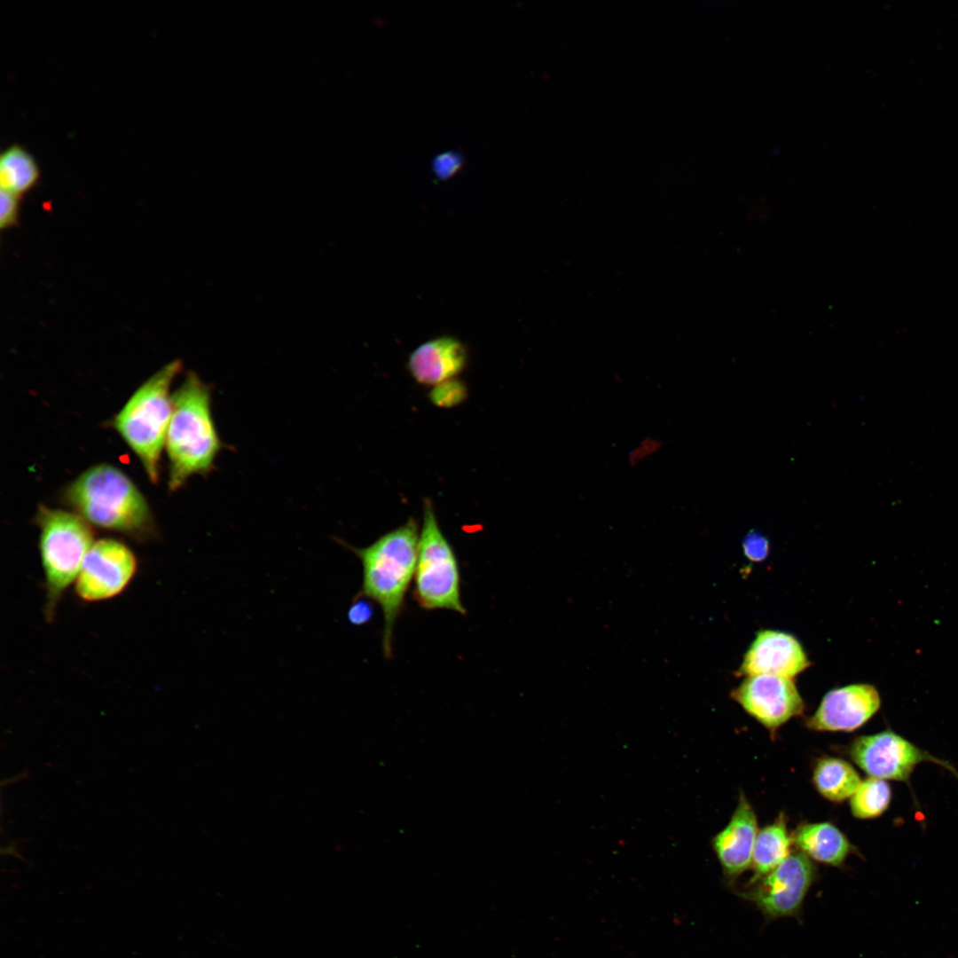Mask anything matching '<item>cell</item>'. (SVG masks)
I'll return each instance as SVG.
<instances>
[{"instance_id": "1", "label": "cell", "mask_w": 958, "mask_h": 958, "mask_svg": "<svg viewBox=\"0 0 958 958\" xmlns=\"http://www.w3.org/2000/svg\"><path fill=\"white\" fill-rule=\"evenodd\" d=\"M420 530L413 518L381 535L365 547L347 544L362 565V586L356 597L375 601L383 615L382 649L392 656L393 631L414 577Z\"/></svg>"}, {"instance_id": "2", "label": "cell", "mask_w": 958, "mask_h": 958, "mask_svg": "<svg viewBox=\"0 0 958 958\" xmlns=\"http://www.w3.org/2000/svg\"><path fill=\"white\" fill-rule=\"evenodd\" d=\"M65 498L90 525L137 542L157 537L145 498L122 471L111 465L100 464L84 471L67 486Z\"/></svg>"}, {"instance_id": "3", "label": "cell", "mask_w": 958, "mask_h": 958, "mask_svg": "<svg viewBox=\"0 0 958 958\" xmlns=\"http://www.w3.org/2000/svg\"><path fill=\"white\" fill-rule=\"evenodd\" d=\"M222 446L211 412V389L189 372L172 394L165 442L169 490L180 489L192 475L209 473Z\"/></svg>"}, {"instance_id": "4", "label": "cell", "mask_w": 958, "mask_h": 958, "mask_svg": "<svg viewBox=\"0 0 958 958\" xmlns=\"http://www.w3.org/2000/svg\"><path fill=\"white\" fill-rule=\"evenodd\" d=\"M181 369L182 363L174 360L153 373L131 395L113 422L153 483L159 481L160 458L172 413L170 387Z\"/></svg>"}, {"instance_id": "5", "label": "cell", "mask_w": 958, "mask_h": 958, "mask_svg": "<svg viewBox=\"0 0 958 958\" xmlns=\"http://www.w3.org/2000/svg\"><path fill=\"white\" fill-rule=\"evenodd\" d=\"M44 577V618L51 623L63 595L75 583L94 543L90 524L75 512L40 505L34 518Z\"/></svg>"}, {"instance_id": "6", "label": "cell", "mask_w": 958, "mask_h": 958, "mask_svg": "<svg viewBox=\"0 0 958 958\" xmlns=\"http://www.w3.org/2000/svg\"><path fill=\"white\" fill-rule=\"evenodd\" d=\"M413 593L418 604L426 610L448 609L466 614L460 598L458 560L428 499L423 506Z\"/></svg>"}, {"instance_id": "7", "label": "cell", "mask_w": 958, "mask_h": 958, "mask_svg": "<svg viewBox=\"0 0 958 958\" xmlns=\"http://www.w3.org/2000/svg\"><path fill=\"white\" fill-rule=\"evenodd\" d=\"M816 868L802 852H791L767 875L752 881L753 887L740 892L770 920L799 915L805 898L815 880Z\"/></svg>"}, {"instance_id": "8", "label": "cell", "mask_w": 958, "mask_h": 958, "mask_svg": "<svg viewBox=\"0 0 958 958\" xmlns=\"http://www.w3.org/2000/svg\"><path fill=\"white\" fill-rule=\"evenodd\" d=\"M138 562L132 550L114 538L95 540L88 550L75 591L85 602H98L120 595L136 576Z\"/></svg>"}, {"instance_id": "9", "label": "cell", "mask_w": 958, "mask_h": 958, "mask_svg": "<svg viewBox=\"0 0 958 958\" xmlns=\"http://www.w3.org/2000/svg\"><path fill=\"white\" fill-rule=\"evenodd\" d=\"M848 752L852 760L869 777L884 781H906L915 766L924 761L938 763L956 773L948 763L891 730L857 737Z\"/></svg>"}, {"instance_id": "10", "label": "cell", "mask_w": 958, "mask_h": 958, "mask_svg": "<svg viewBox=\"0 0 958 958\" xmlns=\"http://www.w3.org/2000/svg\"><path fill=\"white\" fill-rule=\"evenodd\" d=\"M731 697L773 736L783 724L799 716L804 701L791 679L775 675L747 676Z\"/></svg>"}, {"instance_id": "11", "label": "cell", "mask_w": 958, "mask_h": 958, "mask_svg": "<svg viewBox=\"0 0 958 958\" xmlns=\"http://www.w3.org/2000/svg\"><path fill=\"white\" fill-rule=\"evenodd\" d=\"M878 691L869 684H852L828 692L805 726L814 731L852 732L879 710Z\"/></svg>"}, {"instance_id": "12", "label": "cell", "mask_w": 958, "mask_h": 958, "mask_svg": "<svg viewBox=\"0 0 958 958\" xmlns=\"http://www.w3.org/2000/svg\"><path fill=\"white\" fill-rule=\"evenodd\" d=\"M809 665L802 645L793 635L764 630L757 633L746 651L738 674H767L792 679Z\"/></svg>"}, {"instance_id": "13", "label": "cell", "mask_w": 958, "mask_h": 958, "mask_svg": "<svg viewBox=\"0 0 958 958\" xmlns=\"http://www.w3.org/2000/svg\"><path fill=\"white\" fill-rule=\"evenodd\" d=\"M754 809L741 794L726 826L711 839V845L723 873L735 878L751 867L753 848L758 835Z\"/></svg>"}, {"instance_id": "14", "label": "cell", "mask_w": 958, "mask_h": 958, "mask_svg": "<svg viewBox=\"0 0 958 958\" xmlns=\"http://www.w3.org/2000/svg\"><path fill=\"white\" fill-rule=\"evenodd\" d=\"M467 360V350L459 340L442 336L416 348L409 357L408 369L418 383L434 387L459 375Z\"/></svg>"}, {"instance_id": "15", "label": "cell", "mask_w": 958, "mask_h": 958, "mask_svg": "<svg viewBox=\"0 0 958 958\" xmlns=\"http://www.w3.org/2000/svg\"><path fill=\"white\" fill-rule=\"evenodd\" d=\"M792 840L810 859L835 867L841 866L852 852L844 834L830 822L800 824Z\"/></svg>"}, {"instance_id": "16", "label": "cell", "mask_w": 958, "mask_h": 958, "mask_svg": "<svg viewBox=\"0 0 958 958\" xmlns=\"http://www.w3.org/2000/svg\"><path fill=\"white\" fill-rule=\"evenodd\" d=\"M792 836L789 835L783 815L758 830L752 853L753 881L773 870L791 853Z\"/></svg>"}, {"instance_id": "17", "label": "cell", "mask_w": 958, "mask_h": 958, "mask_svg": "<svg viewBox=\"0 0 958 958\" xmlns=\"http://www.w3.org/2000/svg\"><path fill=\"white\" fill-rule=\"evenodd\" d=\"M816 790L826 799L842 802L854 794L861 780L853 766L838 758L823 757L816 761L813 771Z\"/></svg>"}, {"instance_id": "18", "label": "cell", "mask_w": 958, "mask_h": 958, "mask_svg": "<svg viewBox=\"0 0 958 958\" xmlns=\"http://www.w3.org/2000/svg\"><path fill=\"white\" fill-rule=\"evenodd\" d=\"M40 177V169L35 159L23 146L15 144L2 152L1 191L21 197L38 184Z\"/></svg>"}, {"instance_id": "19", "label": "cell", "mask_w": 958, "mask_h": 958, "mask_svg": "<svg viewBox=\"0 0 958 958\" xmlns=\"http://www.w3.org/2000/svg\"><path fill=\"white\" fill-rule=\"evenodd\" d=\"M891 790L887 781L869 777L860 782L850 798L852 815L858 819L868 820L879 817L889 807Z\"/></svg>"}, {"instance_id": "20", "label": "cell", "mask_w": 958, "mask_h": 958, "mask_svg": "<svg viewBox=\"0 0 958 958\" xmlns=\"http://www.w3.org/2000/svg\"><path fill=\"white\" fill-rule=\"evenodd\" d=\"M466 397V386L455 378L434 386L429 393L431 402L443 408L458 405Z\"/></svg>"}, {"instance_id": "21", "label": "cell", "mask_w": 958, "mask_h": 958, "mask_svg": "<svg viewBox=\"0 0 958 958\" xmlns=\"http://www.w3.org/2000/svg\"><path fill=\"white\" fill-rule=\"evenodd\" d=\"M464 157L459 151L448 150L436 155L431 161L434 176L440 181L454 177L463 167Z\"/></svg>"}, {"instance_id": "22", "label": "cell", "mask_w": 958, "mask_h": 958, "mask_svg": "<svg viewBox=\"0 0 958 958\" xmlns=\"http://www.w3.org/2000/svg\"><path fill=\"white\" fill-rule=\"evenodd\" d=\"M744 555L752 561H764L769 553V540L761 532L751 530L746 534L742 543Z\"/></svg>"}, {"instance_id": "23", "label": "cell", "mask_w": 958, "mask_h": 958, "mask_svg": "<svg viewBox=\"0 0 958 958\" xmlns=\"http://www.w3.org/2000/svg\"><path fill=\"white\" fill-rule=\"evenodd\" d=\"M20 197L1 191L0 227L2 230L13 227L19 219Z\"/></svg>"}, {"instance_id": "24", "label": "cell", "mask_w": 958, "mask_h": 958, "mask_svg": "<svg viewBox=\"0 0 958 958\" xmlns=\"http://www.w3.org/2000/svg\"><path fill=\"white\" fill-rule=\"evenodd\" d=\"M662 446L661 440L647 436L631 449L627 454V461L631 467H636L656 454Z\"/></svg>"}, {"instance_id": "25", "label": "cell", "mask_w": 958, "mask_h": 958, "mask_svg": "<svg viewBox=\"0 0 958 958\" xmlns=\"http://www.w3.org/2000/svg\"><path fill=\"white\" fill-rule=\"evenodd\" d=\"M367 600L365 597H354V601L348 613L349 619L352 624L357 625L365 624L373 616V607Z\"/></svg>"}]
</instances>
